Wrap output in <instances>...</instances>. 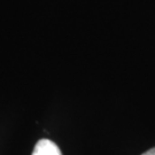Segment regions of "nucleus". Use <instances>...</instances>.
<instances>
[{"mask_svg": "<svg viewBox=\"0 0 155 155\" xmlns=\"http://www.w3.org/2000/svg\"><path fill=\"white\" fill-rule=\"evenodd\" d=\"M32 155H62L59 146L50 139H40L37 141Z\"/></svg>", "mask_w": 155, "mask_h": 155, "instance_id": "1", "label": "nucleus"}, {"mask_svg": "<svg viewBox=\"0 0 155 155\" xmlns=\"http://www.w3.org/2000/svg\"><path fill=\"white\" fill-rule=\"evenodd\" d=\"M141 155H155V147L154 148H150V150H148L147 152H145L144 154Z\"/></svg>", "mask_w": 155, "mask_h": 155, "instance_id": "2", "label": "nucleus"}]
</instances>
